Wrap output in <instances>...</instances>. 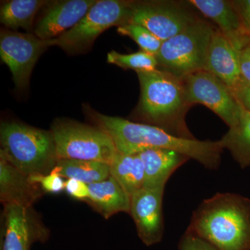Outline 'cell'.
<instances>
[{
    "instance_id": "obj_24",
    "label": "cell",
    "mask_w": 250,
    "mask_h": 250,
    "mask_svg": "<svg viewBox=\"0 0 250 250\" xmlns=\"http://www.w3.org/2000/svg\"><path fill=\"white\" fill-rule=\"evenodd\" d=\"M120 34L129 36L141 47V50L155 55L159 52L163 41L151 31L139 24H127L120 26L117 29Z\"/></svg>"
},
{
    "instance_id": "obj_16",
    "label": "cell",
    "mask_w": 250,
    "mask_h": 250,
    "mask_svg": "<svg viewBox=\"0 0 250 250\" xmlns=\"http://www.w3.org/2000/svg\"><path fill=\"white\" fill-rule=\"evenodd\" d=\"M39 185L0 156V200L3 205L31 207L42 195Z\"/></svg>"
},
{
    "instance_id": "obj_9",
    "label": "cell",
    "mask_w": 250,
    "mask_h": 250,
    "mask_svg": "<svg viewBox=\"0 0 250 250\" xmlns=\"http://www.w3.org/2000/svg\"><path fill=\"white\" fill-rule=\"evenodd\" d=\"M198 19L191 11L176 1H132L127 23L143 26L164 42Z\"/></svg>"
},
{
    "instance_id": "obj_1",
    "label": "cell",
    "mask_w": 250,
    "mask_h": 250,
    "mask_svg": "<svg viewBox=\"0 0 250 250\" xmlns=\"http://www.w3.org/2000/svg\"><path fill=\"white\" fill-rule=\"evenodd\" d=\"M89 115L97 126L111 136L118 152L135 154L149 149H165L184 154L209 170H216L220 165L224 149L220 141L177 137L153 125L106 116L92 110Z\"/></svg>"
},
{
    "instance_id": "obj_22",
    "label": "cell",
    "mask_w": 250,
    "mask_h": 250,
    "mask_svg": "<svg viewBox=\"0 0 250 250\" xmlns=\"http://www.w3.org/2000/svg\"><path fill=\"white\" fill-rule=\"evenodd\" d=\"M53 170L61 177L77 179L88 185L102 182L111 176L110 166L99 161L61 159Z\"/></svg>"
},
{
    "instance_id": "obj_6",
    "label": "cell",
    "mask_w": 250,
    "mask_h": 250,
    "mask_svg": "<svg viewBox=\"0 0 250 250\" xmlns=\"http://www.w3.org/2000/svg\"><path fill=\"white\" fill-rule=\"evenodd\" d=\"M51 132L59 160L99 161L110 166L118 153L111 136L98 126L59 120Z\"/></svg>"
},
{
    "instance_id": "obj_10",
    "label": "cell",
    "mask_w": 250,
    "mask_h": 250,
    "mask_svg": "<svg viewBox=\"0 0 250 250\" xmlns=\"http://www.w3.org/2000/svg\"><path fill=\"white\" fill-rule=\"evenodd\" d=\"M188 103L200 104L220 117L229 127L238 123L241 106L231 89L214 75L203 70L182 79Z\"/></svg>"
},
{
    "instance_id": "obj_26",
    "label": "cell",
    "mask_w": 250,
    "mask_h": 250,
    "mask_svg": "<svg viewBox=\"0 0 250 250\" xmlns=\"http://www.w3.org/2000/svg\"><path fill=\"white\" fill-rule=\"evenodd\" d=\"M179 250H218L208 242L186 231L181 238Z\"/></svg>"
},
{
    "instance_id": "obj_30",
    "label": "cell",
    "mask_w": 250,
    "mask_h": 250,
    "mask_svg": "<svg viewBox=\"0 0 250 250\" xmlns=\"http://www.w3.org/2000/svg\"><path fill=\"white\" fill-rule=\"evenodd\" d=\"M233 2L240 15L243 27L250 33V0H237Z\"/></svg>"
},
{
    "instance_id": "obj_13",
    "label": "cell",
    "mask_w": 250,
    "mask_h": 250,
    "mask_svg": "<svg viewBox=\"0 0 250 250\" xmlns=\"http://www.w3.org/2000/svg\"><path fill=\"white\" fill-rule=\"evenodd\" d=\"M95 0H67L49 4L38 21L34 34L43 40L57 39L84 17Z\"/></svg>"
},
{
    "instance_id": "obj_21",
    "label": "cell",
    "mask_w": 250,
    "mask_h": 250,
    "mask_svg": "<svg viewBox=\"0 0 250 250\" xmlns=\"http://www.w3.org/2000/svg\"><path fill=\"white\" fill-rule=\"evenodd\" d=\"M242 168L250 166V113L241 106L239 121L220 140Z\"/></svg>"
},
{
    "instance_id": "obj_29",
    "label": "cell",
    "mask_w": 250,
    "mask_h": 250,
    "mask_svg": "<svg viewBox=\"0 0 250 250\" xmlns=\"http://www.w3.org/2000/svg\"><path fill=\"white\" fill-rule=\"evenodd\" d=\"M240 70L242 80L250 84V42L240 52Z\"/></svg>"
},
{
    "instance_id": "obj_28",
    "label": "cell",
    "mask_w": 250,
    "mask_h": 250,
    "mask_svg": "<svg viewBox=\"0 0 250 250\" xmlns=\"http://www.w3.org/2000/svg\"><path fill=\"white\" fill-rule=\"evenodd\" d=\"M230 89L242 107L250 113V84L242 80L236 86Z\"/></svg>"
},
{
    "instance_id": "obj_15",
    "label": "cell",
    "mask_w": 250,
    "mask_h": 250,
    "mask_svg": "<svg viewBox=\"0 0 250 250\" xmlns=\"http://www.w3.org/2000/svg\"><path fill=\"white\" fill-rule=\"evenodd\" d=\"M240 52L218 29H215L208 48L205 70L218 77L229 88H234L242 81Z\"/></svg>"
},
{
    "instance_id": "obj_20",
    "label": "cell",
    "mask_w": 250,
    "mask_h": 250,
    "mask_svg": "<svg viewBox=\"0 0 250 250\" xmlns=\"http://www.w3.org/2000/svg\"><path fill=\"white\" fill-rule=\"evenodd\" d=\"M48 4L41 0H11L4 1L0 9V22L8 29L19 28L29 31L39 10Z\"/></svg>"
},
{
    "instance_id": "obj_19",
    "label": "cell",
    "mask_w": 250,
    "mask_h": 250,
    "mask_svg": "<svg viewBox=\"0 0 250 250\" xmlns=\"http://www.w3.org/2000/svg\"><path fill=\"white\" fill-rule=\"evenodd\" d=\"M110 167L112 177L130 197L144 187V165L139 154L118 152Z\"/></svg>"
},
{
    "instance_id": "obj_14",
    "label": "cell",
    "mask_w": 250,
    "mask_h": 250,
    "mask_svg": "<svg viewBox=\"0 0 250 250\" xmlns=\"http://www.w3.org/2000/svg\"><path fill=\"white\" fill-rule=\"evenodd\" d=\"M188 2L211 20L218 26V30L239 50L250 43V34L243 27L233 1L190 0Z\"/></svg>"
},
{
    "instance_id": "obj_27",
    "label": "cell",
    "mask_w": 250,
    "mask_h": 250,
    "mask_svg": "<svg viewBox=\"0 0 250 250\" xmlns=\"http://www.w3.org/2000/svg\"><path fill=\"white\" fill-rule=\"evenodd\" d=\"M65 190L74 198L87 200L89 197L88 184L75 179H68L65 182Z\"/></svg>"
},
{
    "instance_id": "obj_31",
    "label": "cell",
    "mask_w": 250,
    "mask_h": 250,
    "mask_svg": "<svg viewBox=\"0 0 250 250\" xmlns=\"http://www.w3.org/2000/svg\"><path fill=\"white\" fill-rule=\"evenodd\" d=\"M248 34H250V33H248Z\"/></svg>"
},
{
    "instance_id": "obj_25",
    "label": "cell",
    "mask_w": 250,
    "mask_h": 250,
    "mask_svg": "<svg viewBox=\"0 0 250 250\" xmlns=\"http://www.w3.org/2000/svg\"><path fill=\"white\" fill-rule=\"evenodd\" d=\"M31 182L39 184L45 192L59 193L65 189V182L55 170L46 175L29 177Z\"/></svg>"
},
{
    "instance_id": "obj_3",
    "label": "cell",
    "mask_w": 250,
    "mask_h": 250,
    "mask_svg": "<svg viewBox=\"0 0 250 250\" xmlns=\"http://www.w3.org/2000/svg\"><path fill=\"white\" fill-rule=\"evenodd\" d=\"M141 98L138 116L147 123L184 139H194L186 123L192 105L188 101L182 79L158 68L138 72Z\"/></svg>"
},
{
    "instance_id": "obj_2",
    "label": "cell",
    "mask_w": 250,
    "mask_h": 250,
    "mask_svg": "<svg viewBox=\"0 0 250 250\" xmlns=\"http://www.w3.org/2000/svg\"><path fill=\"white\" fill-rule=\"evenodd\" d=\"M187 232L218 250H250V200L238 194L217 193L193 212Z\"/></svg>"
},
{
    "instance_id": "obj_17",
    "label": "cell",
    "mask_w": 250,
    "mask_h": 250,
    "mask_svg": "<svg viewBox=\"0 0 250 250\" xmlns=\"http://www.w3.org/2000/svg\"><path fill=\"white\" fill-rule=\"evenodd\" d=\"M145 168L144 187L146 188L166 187L172 174L190 158L165 149H149L139 153Z\"/></svg>"
},
{
    "instance_id": "obj_7",
    "label": "cell",
    "mask_w": 250,
    "mask_h": 250,
    "mask_svg": "<svg viewBox=\"0 0 250 250\" xmlns=\"http://www.w3.org/2000/svg\"><path fill=\"white\" fill-rule=\"evenodd\" d=\"M131 1L100 0L70 30L57 38V45L68 54L85 53L104 31L126 24Z\"/></svg>"
},
{
    "instance_id": "obj_23",
    "label": "cell",
    "mask_w": 250,
    "mask_h": 250,
    "mask_svg": "<svg viewBox=\"0 0 250 250\" xmlns=\"http://www.w3.org/2000/svg\"><path fill=\"white\" fill-rule=\"evenodd\" d=\"M107 62L125 70H132L136 72L153 71L159 67L156 56L142 50L128 54L111 51L107 54Z\"/></svg>"
},
{
    "instance_id": "obj_4",
    "label": "cell",
    "mask_w": 250,
    "mask_h": 250,
    "mask_svg": "<svg viewBox=\"0 0 250 250\" xmlns=\"http://www.w3.org/2000/svg\"><path fill=\"white\" fill-rule=\"evenodd\" d=\"M0 143V156L28 177L50 173L59 161L51 131L3 122Z\"/></svg>"
},
{
    "instance_id": "obj_8",
    "label": "cell",
    "mask_w": 250,
    "mask_h": 250,
    "mask_svg": "<svg viewBox=\"0 0 250 250\" xmlns=\"http://www.w3.org/2000/svg\"><path fill=\"white\" fill-rule=\"evenodd\" d=\"M57 39L43 40L33 34H24L9 29L0 33V56L12 74L16 88L27 89L33 69L41 55L52 46Z\"/></svg>"
},
{
    "instance_id": "obj_5",
    "label": "cell",
    "mask_w": 250,
    "mask_h": 250,
    "mask_svg": "<svg viewBox=\"0 0 250 250\" xmlns=\"http://www.w3.org/2000/svg\"><path fill=\"white\" fill-rule=\"evenodd\" d=\"M216 28L198 20L177 35L164 41L156 58L161 70L179 79L205 70L207 54Z\"/></svg>"
},
{
    "instance_id": "obj_18",
    "label": "cell",
    "mask_w": 250,
    "mask_h": 250,
    "mask_svg": "<svg viewBox=\"0 0 250 250\" xmlns=\"http://www.w3.org/2000/svg\"><path fill=\"white\" fill-rule=\"evenodd\" d=\"M88 186L89 197L87 201L105 218L120 212L130 213L131 197L111 175Z\"/></svg>"
},
{
    "instance_id": "obj_12",
    "label": "cell",
    "mask_w": 250,
    "mask_h": 250,
    "mask_svg": "<svg viewBox=\"0 0 250 250\" xmlns=\"http://www.w3.org/2000/svg\"><path fill=\"white\" fill-rule=\"evenodd\" d=\"M1 250H30L33 243L45 241L47 231L39 223L31 207L4 205Z\"/></svg>"
},
{
    "instance_id": "obj_11",
    "label": "cell",
    "mask_w": 250,
    "mask_h": 250,
    "mask_svg": "<svg viewBox=\"0 0 250 250\" xmlns=\"http://www.w3.org/2000/svg\"><path fill=\"white\" fill-rule=\"evenodd\" d=\"M165 187L142 189L131 197L130 214L138 234L147 246L160 243L164 236L163 197Z\"/></svg>"
}]
</instances>
